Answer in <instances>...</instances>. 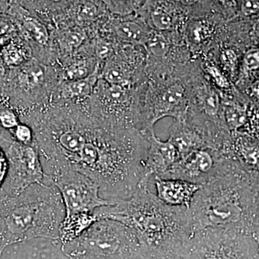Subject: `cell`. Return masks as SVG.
<instances>
[{"mask_svg":"<svg viewBox=\"0 0 259 259\" xmlns=\"http://www.w3.org/2000/svg\"><path fill=\"white\" fill-rule=\"evenodd\" d=\"M134 70L127 61L118 57H110L102 71V79L111 84L129 87L132 82Z\"/></svg>","mask_w":259,"mask_h":259,"instance_id":"cell-15","label":"cell"},{"mask_svg":"<svg viewBox=\"0 0 259 259\" xmlns=\"http://www.w3.org/2000/svg\"><path fill=\"white\" fill-rule=\"evenodd\" d=\"M90 68L84 62L76 63L66 70V76L70 81L84 79L90 76Z\"/></svg>","mask_w":259,"mask_h":259,"instance_id":"cell-30","label":"cell"},{"mask_svg":"<svg viewBox=\"0 0 259 259\" xmlns=\"http://www.w3.org/2000/svg\"><path fill=\"white\" fill-rule=\"evenodd\" d=\"M175 1L178 2L180 4L186 5V6H190L195 4L198 0H175Z\"/></svg>","mask_w":259,"mask_h":259,"instance_id":"cell-39","label":"cell"},{"mask_svg":"<svg viewBox=\"0 0 259 259\" xmlns=\"http://www.w3.org/2000/svg\"><path fill=\"white\" fill-rule=\"evenodd\" d=\"M220 61L221 63V67L223 68V71L229 74L232 79L238 77V73L239 72L240 61L239 56L236 51L231 48L224 49L220 55Z\"/></svg>","mask_w":259,"mask_h":259,"instance_id":"cell-24","label":"cell"},{"mask_svg":"<svg viewBox=\"0 0 259 259\" xmlns=\"http://www.w3.org/2000/svg\"><path fill=\"white\" fill-rule=\"evenodd\" d=\"M151 179L141 182L125 200L93 211L97 220L111 219L128 227L150 249H187L194 234L190 209L168 205L150 190Z\"/></svg>","mask_w":259,"mask_h":259,"instance_id":"cell-2","label":"cell"},{"mask_svg":"<svg viewBox=\"0 0 259 259\" xmlns=\"http://www.w3.org/2000/svg\"><path fill=\"white\" fill-rule=\"evenodd\" d=\"M97 218L93 212H82L65 215L59 230V240L61 244L76 239L90 228Z\"/></svg>","mask_w":259,"mask_h":259,"instance_id":"cell-14","label":"cell"},{"mask_svg":"<svg viewBox=\"0 0 259 259\" xmlns=\"http://www.w3.org/2000/svg\"><path fill=\"white\" fill-rule=\"evenodd\" d=\"M2 58L7 66H17L25 61V54L18 44L10 41L5 46L1 52Z\"/></svg>","mask_w":259,"mask_h":259,"instance_id":"cell-27","label":"cell"},{"mask_svg":"<svg viewBox=\"0 0 259 259\" xmlns=\"http://www.w3.org/2000/svg\"><path fill=\"white\" fill-rule=\"evenodd\" d=\"M231 159L214 148H197L182 156L163 179H175L202 185L215 176Z\"/></svg>","mask_w":259,"mask_h":259,"instance_id":"cell-9","label":"cell"},{"mask_svg":"<svg viewBox=\"0 0 259 259\" xmlns=\"http://www.w3.org/2000/svg\"><path fill=\"white\" fill-rule=\"evenodd\" d=\"M143 247L128 227L114 220L100 219L61 248L71 259H135Z\"/></svg>","mask_w":259,"mask_h":259,"instance_id":"cell-4","label":"cell"},{"mask_svg":"<svg viewBox=\"0 0 259 259\" xmlns=\"http://www.w3.org/2000/svg\"><path fill=\"white\" fill-rule=\"evenodd\" d=\"M8 171V162L4 150L0 146V189L4 185Z\"/></svg>","mask_w":259,"mask_h":259,"instance_id":"cell-34","label":"cell"},{"mask_svg":"<svg viewBox=\"0 0 259 259\" xmlns=\"http://www.w3.org/2000/svg\"><path fill=\"white\" fill-rule=\"evenodd\" d=\"M97 81L96 74L90 75L84 79L71 81L65 84V93L70 97L88 96L93 92Z\"/></svg>","mask_w":259,"mask_h":259,"instance_id":"cell-19","label":"cell"},{"mask_svg":"<svg viewBox=\"0 0 259 259\" xmlns=\"http://www.w3.org/2000/svg\"><path fill=\"white\" fill-rule=\"evenodd\" d=\"M156 196L164 203L190 208L191 202L201 185L175 179L152 178Z\"/></svg>","mask_w":259,"mask_h":259,"instance_id":"cell-11","label":"cell"},{"mask_svg":"<svg viewBox=\"0 0 259 259\" xmlns=\"http://www.w3.org/2000/svg\"><path fill=\"white\" fill-rule=\"evenodd\" d=\"M44 184L53 185L60 192L66 214L93 212L116 202L102 198L96 182L81 172L71 168H59L45 174Z\"/></svg>","mask_w":259,"mask_h":259,"instance_id":"cell-6","label":"cell"},{"mask_svg":"<svg viewBox=\"0 0 259 259\" xmlns=\"http://www.w3.org/2000/svg\"><path fill=\"white\" fill-rule=\"evenodd\" d=\"M114 1L120 2V3H122V2H130L131 0H114Z\"/></svg>","mask_w":259,"mask_h":259,"instance_id":"cell-41","label":"cell"},{"mask_svg":"<svg viewBox=\"0 0 259 259\" xmlns=\"http://www.w3.org/2000/svg\"><path fill=\"white\" fill-rule=\"evenodd\" d=\"M135 259H190L188 249L185 250H166L150 249L143 247L142 250Z\"/></svg>","mask_w":259,"mask_h":259,"instance_id":"cell-23","label":"cell"},{"mask_svg":"<svg viewBox=\"0 0 259 259\" xmlns=\"http://www.w3.org/2000/svg\"><path fill=\"white\" fill-rule=\"evenodd\" d=\"M242 64L240 66L243 78L245 76L250 77L251 75L258 74L259 53L258 48H251L249 50L245 51L244 56L242 59Z\"/></svg>","mask_w":259,"mask_h":259,"instance_id":"cell-26","label":"cell"},{"mask_svg":"<svg viewBox=\"0 0 259 259\" xmlns=\"http://www.w3.org/2000/svg\"><path fill=\"white\" fill-rule=\"evenodd\" d=\"M220 2L227 8H235L236 5V0H220Z\"/></svg>","mask_w":259,"mask_h":259,"instance_id":"cell-37","label":"cell"},{"mask_svg":"<svg viewBox=\"0 0 259 259\" xmlns=\"http://www.w3.org/2000/svg\"><path fill=\"white\" fill-rule=\"evenodd\" d=\"M212 31L207 25L201 23L191 25L187 32V45L194 49L203 47L212 40Z\"/></svg>","mask_w":259,"mask_h":259,"instance_id":"cell-18","label":"cell"},{"mask_svg":"<svg viewBox=\"0 0 259 259\" xmlns=\"http://www.w3.org/2000/svg\"><path fill=\"white\" fill-rule=\"evenodd\" d=\"M150 19L153 28L159 32L171 30L175 28L176 25L173 15L165 8L160 7L151 11Z\"/></svg>","mask_w":259,"mask_h":259,"instance_id":"cell-22","label":"cell"},{"mask_svg":"<svg viewBox=\"0 0 259 259\" xmlns=\"http://www.w3.org/2000/svg\"><path fill=\"white\" fill-rule=\"evenodd\" d=\"M114 30L116 35L124 41L142 47L152 32V30L134 21L120 22L116 24Z\"/></svg>","mask_w":259,"mask_h":259,"instance_id":"cell-16","label":"cell"},{"mask_svg":"<svg viewBox=\"0 0 259 259\" xmlns=\"http://www.w3.org/2000/svg\"><path fill=\"white\" fill-rule=\"evenodd\" d=\"M189 209L194 231L223 228L259 233L258 174L229 160L200 186Z\"/></svg>","mask_w":259,"mask_h":259,"instance_id":"cell-1","label":"cell"},{"mask_svg":"<svg viewBox=\"0 0 259 259\" xmlns=\"http://www.w3.org/2000/svg\"><path fill=\"white\" fill-rule=\"evenodd\" d=\"M259 0H243L241 5L242 14L245 16H252L258 14Z\"/></svg>","mask_w":259,"mask_h":259,"instance_id":"cell-33","label":"cell"},{"mask_svg":"<svg viewBox=\"0 0 259 259\" xmlns=\"http://www.w3.org/2000/svg\"><path fill=\"white\" fill-rule=\"evenodd\" d=\"M14 30V25L11 22L5 19L0 18V37L10 35Z\"/></svg>","mask_w":259,"mask_h":259,"instance_id":"cell-36","label":"cell"},{"mask_svg":"<svg viewBox=\"0 0 259 259\" xmlns=\"http://www.w3.org/2000/svg\"><path fill=\"white\" fill-rule=\"evenodd\" d=\"M84 35L81 31L74 30L65 32L61 37L59 42L65 51H71L77 49L83 41Z\"/></svg>","mask_w":259,"mask_h":259,"instance_id":"cell-28","label":"cell"},{"mask_svg":"<svg viewBox=\"0 0 259 259\" xmlns=\"http://www.w3.org/2000/svg\"><path fill=\"white\" fill-rule=\"evenodd\" d=\"M2 251H1V245H0V254H1Z\"/></svg>","mask_w":259,"mask_h":259,"instance_id":"cell-42","label":"cell"},{"mask_svg":"<svg viewBox=\"0 0 259 259\" xmlns=\"http://www.w3.org/2000/svg\"><path fill=\"white\" fill-rule=\"evenodd\" d=\"M23 25L26 31L40 45H46L49 41L47 27L37 19L27 17L23 20Z\"/></svg>","mask_w":259,"mask_h":259,"instance_id":"cell-25","label":"cell"},{"mask_svg":"<svg viewBox=\"0 0 259 259\" xmlns=\"http://www.w3.org/2000/svg\"><path fill=\"white\" fill-rule=\"evenodd\" d=\"M168 141L176 147L180 158L193 150L208 147L202 135L185 121H175L170 131Z\"/></svg>","mask_w":259,"mask_h":259,"instance_id":"cell-13","label":"cell"},{"mask_svg":"<svg viewBox=\"0 0 259 259\" xmlns=\"http://www.w3.org/2000/svg\"><path fill=\"white\" fill-rule=\"evenodd\" d=\"M144 48L148 59L153 60L164 59L171 51V40L161 33L152 31Z\"/></svg>","mask_w":259,"mask_h":259,"instance_id":"cell-17","label":"cell"},{"mask_svg":"<svg viewBox=\"0 0 259 259\" xmlns=\"http://www.w3.org/2000/svg\"><path fill=\"white\" fill-rule=\"evenodd\" d=\"M45 71L41 65L36 62L25 65L20 73V79L28 88H35L44 81Z\"/></svg>","mask_w":259,"mask_h":259,"instance_id":"cell-21","label":"cell"},{"mask_svg":"<svg viewBox=\"0 0 259 259\" xmlns=\"http://www.w3.org/2000/svg\"><path fill=\"white\" fill-rule=\"evenodd\" d=\"M231 136L230 158L246 171L258 174V138L238 133H232Z\"/></svg>","mask_w":259,"mask_h":259,"instance_id":"cell-12","label":"cell"},{"mask_svg":"<svg viewBox=\"0 0 259 259\" xmlns=\"http://www.w3.org/2000/svg\"><path fill=\"white\" fill-rule=\"evenodd\" d=\"M190 107L188 89L182 80H163L148 86L144 100L141 131L152 129L163 117L185 121Z\"/></svg>","mask_w":259,"mask_h":259,"instance_id":"cell-7","label":"cell"},{"mask_svg":"<svg viewBox=\"0 0 259 259\" xmlns=\"http://www.w3.org/2000/svg\"><path fill=\"white\" fill-rule=\"evenodd\" d=\"M10 35H7V36L0 37V52L3 50V48L6 44L10 41Z\"/></svg>","mask_w":259,"mask_h":259,"instance_id":"cell-38","label":"cell"},{"mask_svg":"<svg viewBox=\"0 0 259 259\" xmlns=\"http://www.w3.org/2000/svg\"><path fill=\"white\" fill-rule=\"evenodd\" d=\"M112 49L110 44L105 41H99L97 45V54L101 59H109L111 56Z\"/></svg>","mask_w":259,"mask_h":259,"instance_id":"cell-35","label":"cell"},{"mask_svg":"<svg viewBox=\"0 0 259 259\" xmlns=\"http://www.w3.org/2000/svg\"><path fill=\"white\" fill-rule=\"evenodd\" d=\"M13 138L17 142L20 144H33L34 134L32 127L27 124L19 123L13 129Z\"/></svg>","mask_w":259,"mask_h":259,"instance_id":"cell-29","label":"cell"},{"mask_svg":"<svg viewBox=\"0 0 259 259\" xmlns=\"http://www.w3.org/2000/svg\"><path fill=\"white\" fill-rule=\"evenodd\" d=\"M65 214L62 197L54 185L35 184L14 196L0 190L2 252L10 245L33 238L59 239Z\"/></svg>","mask_w":259,"mask_h":259,"instance_id":"cell-3","label":"cell"},{"mask_svg":"<svg viewBox=\"0 0 259 259\" xmlns=\"http://www.w3.org/2000/svg\"><path fill=\"white\" fill-rule=\"evenodd\" d=\"M13 3H20V4H23V3H28L30 0H10Z\"/></svg>","mask_w":259,"mask_h":259,"instance_id":"cell-40","label":"cell"},{"mask_svg":"<svg viewBox=\"0 0 259 259\" xmlns=\"http://www.w3.org/2000/svg\"><path fill=\"white\" fill-rule=\"evenodd\" d=\"M141 131L146 135L148 142L145 163L146 173L152 178L163 179L180 160V153L171 141L158 139L153 128Z\"/></svg>","mask_w":259,"mask_h":259,"instance_id":"cell-10","label":"cell"},{"mask_svg":"<svg viewBox=\"0 0 259 259\" xmlns=\"http://www.w3.org/2000/svg\"><path fill=\"white\" fill-rule=\"evenodd\" d=\"M79 18L83 20H95L98 15V9L96 5L92 3H86L79 8Z\"/></svg>","mask_w":259,"mask_h":259,"instance_id":"cell-32","label":"cell"},{"mask_svg":"<svg viewBox=\"0 0 259 259\" xmlns=\"http://www.w3.org/2000/svg\"><path fill=\"white\" fill-rule=\"evenodd\" d=\"M259 233L236 228H206L194 232L190 259H258Z\"/></svg>","mask_w":259,"mask_h":259,"instance_id":"cell-5","label":"cell"},{"mask_svg":"<svg viewBox=\"0 0 259 259\" xmlns=\"http://www.w3.org/2000/svg\"><path fill=\"white\" fill-rule=\"evenodd\" d=\"M19 123L18 116L13 110L10 109L0 110V126L3 128L12 131Z\"/></svg>","mask_w":259,"mask_h":259,"instance_id":"cell-31","label":"cell"},{"mask_svg":"<svg viewBox=\"0 0 259 259\" xmlns=\"http://www.w3.org/2000/svg\"><path fill=\"white\" fill-rule=\"evenodd\" d=\"M202 67L204 74L207 75V78L210 81V83L217 90L223 92L231 90V81L228 80L226 74L218 65L212 62H205L202 65Z\"/></svg>","mask_w":259,"mask_h":259,"instance_id":"cell-20","label":"cell"},{"mask_svg":"<svg viewBox=\"0 0 259 259\" xmlns=\"http://www.w3.org/2000/svg\"><path fill=\"white\" fill-rule=\"evenodd\" d=\"M8 162L6 180L0 190L9 195L20 194L35 184L44 183L41 160L36 144L23 145L5 139L0 140Z\"/></svg>","mask_w":259,"mask_h":259,"instance_id":"cell-8","label":"cell"}]
</instances>
